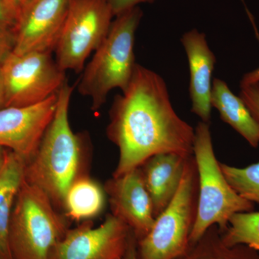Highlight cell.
<instances>
[{
	"label": "cell",
	"instance_id": "ac0fdd59",
	"mask_svg": "<svg viewBox=\"0 0 259 259\" xmlns=\"http://www.w3.org/2000/svg\"><path fill=\"white\" fill-rule=\"evenodd\" d=\"M178 259H259V251L245 245L228 246L219 228L212 226Z\"/></svg>",
	"mask_w": 259,
	"mask_h": 259
},
{
	"label": "cell",
	"instance_id": "5bb4252c",
	"mask_svg": "<svg viewBox=\"0 0 259 259\" xmlns=\"http://www.w3.org/2000/svg\"><path fill=\"white\" fill-rule=\"evenodd\" d=\"M189 157L174 153H159L140 166L155 217L164 210L176 194Z\"/></svg>",
	"mask_w": 259,
	"mask_h": 259
},
{
	"label": "cell",
	"instance_id": "9c48e42d",
	"mask_svg": "<svg viewBox=\"0 0 259 259\" xmlns=\"http://www.w3.org/2000/svg\"><path fill=\"white\" fill-rule=\"evenodd\" d=\"M131 233L125 223L110 214L97 228L86 222L68 230L50 259H123Z\"/></svg>",
	"mask_w": 259,
	"mask_h": 259
},
{
	"label": "cell",
	"instance_id": "f1b7e54d",
	"mask_svg": "<svg viewBox=\"0 0 259 259\" xmlns=\"http://www.w3.org/2000/svg\"><path fill=\"white\" fill-rule=\"evenodd\" d=\"M14 1L17 3V5L20 7V8H21V7H23L28 0H14Z\"/></svg>",
	"mask_w": 259,
	"mask_h": 259
},
{
	"label": "cell",
	"instance_id": "603a6c76",
	"mask_svg": "<svg viewBox=\"0 0 259 259\" xmlns=\"http://www.w3.org/2000/svg\"><path fill=\"white\" fill-rule=\"evenodd\" d=\"M15 36L9 30L0 28V66L14 51Z\"/></svg>",
	"mask_w": 259,
	"mask_h": 259
},
{
	"label": "cell",
	"instance_id": "ffe728a7",
	"mask_svg": "<svg viewBox=\"0 0 259 259\" xmlns=\"http://www.w3.org/2000/svg\"><path fill=\"white\" fill-rule=\"evenodd\" d=\"M221 167L237 193L253 203L259 204V162L243 168L221 163Z\"/></svg>",
	"mask_w": 259,
	"mask_h": 259
},
{
	"label": "cell",
	"instance_id": "2e32d148",
	"mask_svg": "<svg viewBox=\"0 0 259 259\" xmlns=\"http://www.w3.org/2000/svg\"><path fill=\"white\" fill-rule=\"evenodd\" d=\"M27 162L8 150L0 171V258L13 259L10 251V220L25 175Z\"/></svg>",
	"mask_w": 259,
	"mask_h": 259
},
{
	"label": "cell",
	"instance_id": "30bf717a",
	"mask_svg": "<svg viewBox=\"0 0 259 259\" xmlns=\"http://www.w3.org/2000/svg\"><path fill=\"white\" fill-rule=\"evenodd\" d=\"M57 102L58 93L35 105L0 108V147L28 163L54 118Z\"/></svg>",
	"mask_w": 259,
	"mask_h": 259
},
{
	"label": "cell",
	"instance_id": "7a4b0ae2",
	"mask_svg": "<svg viewBox=\"0 0 259 259\" xmlns=\"http://www.w3.org/2000/svg\"><path fill=\"white\" fill-rule=\"evenodd\" d=\"M73 90L66 81L58 93L55 115L36 152L26 163L24 175L27 182L47 194L55 207H63L70 186L80 177L84 137L74 134L69 124Z\"/></svg>",
	"mask_w": 259,
	"mask_h": 259
},
{
	"label": "cell",
	"instance_id": "7402d4cb",
	"mask_svg": "<svg viewBox=\"0 0 259 259\" xmlns=\"http://www.w3.org/2000/svg\"><path fill=\"white\" fill-rule=\"evenodd\" d=\"M239 97L259 126V82L241 83Z\"/></svg>",
	"mask_w": 259,
	"mask_h": 259
},
{
	"label": "cell",
	"instance_id": "52a82bcc",
	"mask_svg": "<svg viewBox=\"0 0 259 259\" xmlns=\"http://www.w3.org/2000/svg\"><path fill=\"white\" fill-rule=\"evenodd\" d=\"M113 17L107 0H71L54 50L61 69L81 72L89 56L107 37Z\"/></svg>",
	"mask_w": 259,
	"mask_h": 259
},
{
	"label": "cell",
	"instance_id": "6da1fadb",
	"mask_svg": "<svg viewBox=\"0 0 259 259\" xmlns=\"http://www.w3.org/2000/svg\"><path fill=\"white\" fill-rule=\"evenodd\" d=\"M107 135L120 152L113 177L159 153L193 155L194 129L175 111L164 80L138 64L127 88L115 97Z\"/></svg>",
	"mask_w": 259,
	"mask_h": 259
},
{
	"label": "cell",
	"instance_id": "9a60e30c",
	"mask_svg": "<svg viewBox=\"0 0 259 259\" xmlns=\"http://www.w3.org/2000/svg\"><path fill=\"white\" fill-rule=\"evenodd\" d=\"M211 105L219 112L223 122L231 125L253 148L259 146V126L239 96L226 81L214 78L211 92Z\"/></svg>",
	"mask_w": 259,
	"mask_h": 259
},
{
	"label": "cell",
	"instance_id": "d6986e66",
	"mask_svg": "<svg viewBox=\"0 0 259 259\" xmlns=\"http://www.w3.org/2000/svg\"><path fill=\"white\" fill-rule=\"evenodd\" d=\"M221 238L228 246L245 245L259 251V212L235 214Z\"/></svg>",
	"mask_w": 259,
	"mask_h": 259
},
{
	"label": "cell",
	"instance_id": "4316f807",
	"mask_svg": "<svg viewBox=\"0 0 259 259\" xmlns=\"http://www.w3.org/2000/svg\"><path fill=\"white\" fill-rule=\"evenodd\" d=\"M5 107V88L3 82V74H2L1 66H0V108Z\"/></svg>",
	"mask_w": 259,
	"mask_h": 259
},
{
	"label": "cell",
	"instance_id": "83f0119b",
	"mask_svg": "<svg viewBox=\"0 0 259 259\" xmlns=\"http://www.w3.org/2000/svg\"><path fill=\"white\" fill-rule=\"evenodd\" d=\"M8 150L6 148L0 147V171L4 166L5 159H6L7 153Z\"/></svg>",
	"mask_w": 259,
	"mask_h": 259
},
{
	"label": "cell",
	"instance_id": "277c9868",
	"mask_svg": "<svg viewBox=\"0 0 259 259\" xmlns=\"http://www.w3.org/2000/svg\"><path fill=\"white\" fill-rule=\"evenodd\" d=\"M193 156L198 173L199 194L190 245L210 227L217 226L223 233L235 214L254 209V204L237 193L223 175L214 153L209 125L202 121L194 129Z\"/></svg>",
	"mask_w": 259,
	"mask_h": 259
},
{
	"label": "cell",
	"instance_id": "484cf974",
	"mask_svg": "<svg viewBox=\"0 0 259 259\" xmlns=\"http://www.w3.org/2000/svg\"><path fill=\"white\" fill-rule=\"evenodd\" d=\"M259 82V67L247 73L242 78L241 83H253Z\"/></svg>",
	"mask_w": 259,
	"mask_h": 259
},
{
	"label": "cell",
	"instance_id": "ba28073f",
	"mask_svg": "<svg viewBox=\"0 0 259 259\" xmlns=\"http://www.w3.org/2000/svg\"><path fill=\"white\" fill-rule=\"evenodd\" d=\"M5 107H23L45 101L67 81L64 71L49 51L13 52L1 66Z\"/></svg>",
	"mask_w": 259,
	"mask_h": 259
},
{
	"label": "cell",
	"instance_id": "44dd1931",
	"mask_svg": "<svg viewBox=\"0 0 259 259\" xmlns=\"http://www.w3.org/2000/svg\"><path fill=\"white\" fill-rule=\"evenodd\" d=\"M20 7L14 0H0V28L14 32L18 23Z\"/></svg>",
	"mask_w": 259,
	"mask_h": 259
},
{
	"label": "cell",
	"instance_id": "e0dca14e",
	"mask_svg": "<svg viewBox=\"0 0 259 259\" xmlns=\"http://www.w3.org/2000/svg\"><path fill=\"white\" fill-rule=\"evenodd\" d=\"M104 204L105 194L101 187L88 177H79L66 192L63 207L68 217L79 222L100 214Z\"/></svg>",
	"mask_w": 259,
	"mask_h": 259
},
{
	"label": "cell",
	"instance_id": "d4e9b609",
	"mask_svg": "<svg viewBox=\"0 0 259 259\" xmlns=\"http://www.w3.org/2000/svg\"><path fill=\"white\" fill-rule=\"evenodd\" d=\"M136 243H137V240L132 233L130 237L128 245H127V250L123 259H139Z\"/></svg>",
	"mask_w": 259,
	"mask_h": 259
},
{
	"label": "cell",
	"instance_id": "4fadbf2b",
	"mask_svg": "<svg viewBox=\"0 0 259 259\" xmlns=\"http://www.w3.org/2000/svg\"><path fill=\"white\" fill-rule=\"evenodd\" d=\"M190 69V95L192 112L202 122L209 124L211 119L212 76L216 58L209 49L205 34L197 29L185 32L181 38Z\"/></svg>",
	"mask_w": 259,
	"mask_h": 259
},
{
	"label": "cell",
	"instance_id": "8fae6325",
	"mask_svg": "<svg viewBox=\"0 0 259 259\" xmlns=\"http://www.w3.org/2000/svg\"><path fill=\"white\" fill-rule=\"evenodd\" d=\"M71 0H28L20 10L13 53L54 52Z\"/></svg>",
	"mask_w": 259,
	"mask_h": 259
},
{
	"label": "cell",
	"instance_id": "cb8c5ba5",
	"mask_svg": "<svg viewBox=\"0 0 259 259\" xmlns=\"http://www.w3.org/2000/svg\"><path fill=\"white\" fill-rule=\"evenodd\" d=\"M156 0H107L114 17L136 7H139L142 3L152 4Z\"/></svg>",
	"mask_w": 259,
	"mask_h": 259
},
{
	"label": "cell",
	"instance_id": "3957f363",
	"mask_svg": "<svg viewBox=\"0 0 259 259\" xmlns=\"http://www.w3.org/2000/svg\"><path fill=\"white\" fill-rule=\"evenodd\" d=\"M142 17L139 6L117 15L107 37L83 69L78 91L91 98L93 110L105 103L113 89L123 92L128 86L136 65L135 36Z\"/></svg>",
	"mask_w": 259,
	"mask_h": 259
},
{
	"label": "cell",
	"instance_id": "7c38bea8",
	"mask_svg": "<svg viewBox=\"0 0 259 259\" xmlns=\"http://www.w3.org/2000/svg\"><path fill=\"white\" fill-rule=\"evenodd\" d=\"M105 190L110 197L112 214L129 227L137 241L144 238L156 217L140 167L113 177L106 184Z\"/></svg>",
	"mask_w": 259,
	"mask_h": 259
},
{
	"label": "cell",
	"instance_id": "5b68a950",
	"mask_svg": "<svg viewBox=\"0 0 259 259\" xmlns=\"http://www.w3.org/2000/svg\"><path fill=\"white\" fill-rule=\"evenodd\" d=\"M67 231L47 194L24 179L10 220L13 258L50 259L53 248Z\"/></svg>",
	"mask_w": 259,
	"mask_h": 259
},
{
	"label": "cell",
	"instance_id": "8992f818",
	"mask_svg": "<svg viewBox=\"0 0 259 259\" xmlns=\"http://www.w3.org/2000/svg\"><path fill=\"white\" fill-rule=\"evenodd\" d=\"M198 194V173L192 155L171 202L156 218L149 233L137 241L139 259H178L185 254L197 218Z\"/></svg>",
	"mask_w": 259,
	"mask_h": 259
}]
</instances>
